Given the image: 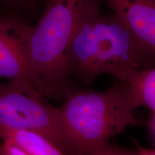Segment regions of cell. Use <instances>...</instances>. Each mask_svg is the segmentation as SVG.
<instances>
[{
    "label": "cell",
    "mask_w": 155,
    "mask_h": 155,
    "mask_svg": "<svg viewBox=\"0 0 155 155\" xmlns=\"http://www.w3.org/2000/svg\"><path fill=\"white\" fill-rule=\"evenodd\" d=\"M30 27L15 12L0 16V78L34 88L27 55Z\"/></svg>",
    "instance_id": "5b68a950"
},
{
    "label": "cell",
    "mask_w": 155,
    "mask_h": 155,
    "mask_svg": "<svg viewBox=\"0 0 155 155\" xmlns=\"http://www.w3.org/2000/svg\"><path fill=\"white\" fill-rule=\"evenodd\" d=\"M2 137H0V155H2Z\"/></svg>",
    "instance_id": "4fadbf2b"
},
{
    "label": "cell",
    "mask_w": 155,
    "mask_h": 155,
    "mask_svg": "<svg viewBox=\"0 0 155 155\" xmlns=\"http://www.w3.org/2000/svg\"><path fill=\"white\" fill-rule=\"evenodd\" d=\"M139 105L130 83L117 80L104 91H71L59 107L74 155H87L139 121Z\"/></svg>",
    "instance_id": "3957f363"
},
{
    "label": "cell",
    "mask_w": 155,
    "mask_h": 155,
    "mask_svg": "<svg viewBox=\"0 0 155 155\" xmlns=\"http://www.w3.org/2000/svg\"><path fill=\"white\" fill-rule=\"evenodd\" d=\"M134 38L148 65L155 67V0H106Z\"/></svg>",
    "instance_id": "8992f818"
},
{
    "label": "cell",
    "mask_w": 155,
    "mask_h": 155,
    "mask_svg": "<svg viewBox=\"0 0 155 155\" xmlns=\"http://www.w3.org/2000/svg\"><path fill=\"white\" fill-rule=\"evenodd\" d=\"M2 139V155H30L8 139Z\"/></svg>",
    "instance_id": "30bf717a"
},
{
    "label": "cell",
    "mask_w": 155,
    "mask_h": 155,
    "mask_svg": "<svg viewBox=\"0 0 155 155\" xmlns=\"http://www.w3.org/2000/svg\"><path fill=\"white\" fill-rule=\"evenodd\" d=\"M67 73L81 84H91L101 75L131 83L148 69L134 38L116 15H104L96 0L76 29L67 55Z\"/></svg>",
    "instance_id": "6da1fadb"
},
{
    "label": "cell",
    "mask_w": 155,
    "mask_h": 155,
    "mask_svg": "<svg viewBox=\"0 0 155 155\" xmlns=\"http://www.w3.org/2000/svg\"><path fill=\"white\" fill-rule=\"evenodd\" d=\"M2 0H0V2H2Z\"/></svg>",
    "instance_id": "5bb4252c"
},
{
    "label": "cell",
    "mask_w": 155,
    "mask_h": 155,
    "mask_svg": "<svg viewBox=\"0 0 155 155\" xmlns=\"http://www.w3.org/2000/svg\"><path fill=\"white\" fill-rule=\"evenodd\" d=\"M34 88L0 81V128L32 131L42 136L66 155H74L60 108L48 104Z\"/></svg>",
    "instance_id": "277c9868"
},
{
    "label": "cell",
    "mask_w": 155,
    "mask_h": 155,
    "mask_svg": "<svg viewBox=\"0 0 155 155\" xmlns=\"http://www.w3.org/2000/svg\"><path fill=\"white\" fill-rule=\"evenodd\" d=\"M0 137L11 141L30 155H66L51 141L32 131L0 128Z\"/></svg>",
    "instance_id": "52a82bcc"
},
{
    "label": "cell",
    "mask_w": 155,
    "mask_h": 155,
    "mask_svg": "<svg viewBox=\"0 0 155 155\" xmlns=\"http://www.w3.org/2000/svg\"><path fill=\"white\" fill-rule=\"evenodd\" d=\"M21 1H22L24 4H26V5L31 6V5H34V4L38 0H21Z\"/></svg>",
    "instance_id": "7c38bea8"
},
{
    "label": "cell",
    "mask_w": 155,
    "mask_h": 155,
    "mask_svg": "<svg viewBox=\"0 0 155 155\" xmlns=\"http://www.w3.org/2000/svg\"><path fill=\"white\" fill-rule=\"evenodd\" d=\"M144 152V155H155V149L153 150H149V149L143 148Z\"/></svg>",
    "instance_id": "8fae6325"
},
{
    "label": "cell",
    "mask_w": 155,
    "mask_h": 155,
    "mask_svg": "<svg viewBox=\"0 0 155 155\" xmlns=\"http://www.w3.org/2000/svg\"><path fill=\"white\" fill-rule=\"evenodd\" d=\"M87 155H144L142 147H139L138 150H130L111 144L109 142L98 147Z\"/></svg>",
    "instance_id": "9c48e42d"
},
{
    "label": "cell",
    "mask_w": 155,
    "mask_h": 155,
    "mask_svg": "<svg viewBox=\"0 0 155 155\" xmlns=\"http://www.w3.org/2000/svg\"><path fill=\"white\" fill-rule=\"evenodd\" d=\"M96 0H45L40 19L30 27L27 55L34 88L44 98L71 91L67 55L81 20Z\"/></svg>",
    "instance_id": "7a4b0ae2"
},
{
    "label": "cell",
    "mask_w": 155,
    "mask_h": 155,
    "mask_svg": "<svg viewBox=\"0 0 155 155\" xmlns=\"http://www.w3.org/2000/svg\"><path fill=\"white\" fill-rule=\"evenodd\" d=\"M131 85L139 107H147L155 115V67L141 71Z\"/></svg>",
    "instance_id": "ba28073f"
}]
</instances>
